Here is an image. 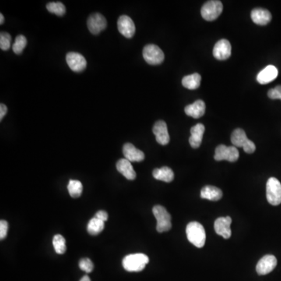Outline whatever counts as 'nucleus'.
I'll use <instances>...</instances> for the list:
<instances>
[{
  "instance_id": "6e6552de",
  "label": "nucleus",
  "mask_w": 281,
  "mask_h": 281,
  "mask_svg": "<svg viewBox=\"0 0 281 281\" xmlns=\"http://www.w3.org/2000/svg\"><path fill=\"white\" fill-rule=\"evenodd\" d=\"M239 158V152L237 148L234 146H226L224 145H219L216 147L215 150L214 159L216 161H226L233 162L237 161Z\"/></svg>"
},
{
  "instance_id": "393cba45",
  "label": "nucleus",
  "mask_w": 281,
  "mask_h": 281,
  "mask_svg": "<svg viewBox=\"0 0 281 281\" xmlns=\"http://www.w3.org/2000/svg\"><path fill=\"white\" fill-rule=\"evenodd\" d=\"M105 227L104 222L97 218L94 217L89 221L87 230L91 235H97L103 231Z\"/></svg>"
},
{
  "instance_id": "9b49d317",
  "label": "nucleus",
  "mask_w": 281,
  "mask_h": 281,
  "mask_svg": "<svg viewBox=\"0 0 281 281\" xmlns=\"http://www.w3.org/2000/svg\"><path fill=\"white\" fill-rule=\"evenodd\" d=\"M66 60L69 68L75 72H82L86 68L87 61L81 53H68Z\"/></svg>"
},
{
  "instance_id": "a211bd4d",
  "label": "nucleus",
  "mask_w": 281,
  "mask_h": 281,
  "mask_svg": "<svg viewBox=\"0 0 281 281\" xmlns=\"http://www.w3.org/2000/svg\"><path fill=\"white\" fill-rule=\"evenodd\" d=\"M205 133V126L202 124H198L191 128V137L189 143L194 149H198L202 144V138Z\"/></svg>"
},
{
  "instance_id": "cd10ccee",
  "label": "nucleus",
  "mask_w": 281,
  "mask_h": 281,
  "mask_svg": "<svg viewBox=\"0 0 281 281\" xmlns=\"http://www.w3.org/2000/svg\"><path fill=\"white\" fill-rule=\"evenodd\" d=\"M46 8L50 13L57 16H64L66 13L65 6L60 2H53L46 5Z\"/></svg>"
},
{
  "instance_id": "f704fd0d",
  "label": "nucleus",
  "mask_w": 281,
  "mask_h": 281,
  "mask_svg": "<svg viewBox=\"0 0 281 281\" xmlns=\"http://www.w3.org/2000/svg\"><path fill=\"white\" fill-rule=\"evenodd\" d=\"M8 113V107L4 103L0 105V120H2L6 114Z\"/></svg>"
},
{
  "instance_id": "a878e982",
  "label": "nucleus",
  "mask_w": 281,
  "mask_h": 281,
  "mask_svg": "<svg viewBox=\"0 0 281 281\" xmlns=\"http://www.w3.org/2000/svg\"><path fill=\"white\" fill-rule=\"evenodd\" d=\"M68 191L70 195L73 198H79L83 191V186L79 180H71L68 186Z\"/></svg>"
},
{
  "instance_id": "412c9836",
  "label": "nucleus",
  "mask_w": 281,
  "mask_h": 281,
  "mask_svg": "<svg viewBox=\"0 0 281 281\" xmlns=\"http://www.w3.org/2000/svg\"><path fill=\"white\" fill-rule=\"evenodd\" d=\"M117 169L128 180H133L136 178V173L133 168L131 162L127 159H120L118 160Z\"/></svg>"
},
{
  "instance_id": "4468645a",
  "label": "nucleus",
  "mask_w": 281,
  "mask_h": 281,
  "mask_svg": "<svg viewBox=\"0 0 281 281\" xmlns=\"http://www.w3.org/2000/svg\"><path fill=\"white\" fill-rule=\"evenodd\" d=\"M231 223L232 219L230 216L218 218L214 223L215 231L218 235L221 236L223 238H230L231 237V229H230Z\"/></svg>"
},
{
  "instance_id": "0eeeda50",
  "label": "nucleus",
  "mask_w": 281,
  "mask_h": 281,
  "mask_svg": "<svg viewBox=\"0 0 281 281\" xmlns=\"http://www.w3.org/2000/svg\"><path fill=\"white\" fill-rule=\"evenodd\" d=\"M143 57L150 65H159L164 60V53L161 49L156 45L149 44L145 46L143 50Z\"/></svg>"
},
{
  "instance_id": "423d86ee",
  "label": "nucleus",
  "mask_w": 281,
  "mask_h": 281,
  "mask_svg": "<svg viewBox=\"0 0 281 281\" xmlns=\"http://www.w3.org/2000/svg\"><path fill=\"white\" fill-rule=\"evenodd\" d=\"M266 198L270 205H279L281 203V184L275 177H270L267 181Z\"/></svg>"
},
{
  "instance_id": "39448f33",
  "label": "nucleus",
  "mask_w": 281,
  "mask_h": 281,
  "mask_svg": "<svg viewBox=\"0 0 281 281\" xmlns=\"http://www.w3.org/2000/svg\"><path fill=\"white\" fill-rule=\"evenodd\" d=\"M223 6L221 1L212 0L208 1L202 6L201 15L207 22H212L219 18L223 12Z\"/></svg>"
},
{
  "instance_id": "2eb2a0df",
  "label": "nucleus",
  "mask_w": 281,
  "mask_h": 281,
  "mask_svg": "<svg viewBox=\"0 0 281 281\" xmlns=\"http://www.w3.org/2000/svg\"><path fill=\"white\" fill-rule=\"evenodd\" d=\"M276 264L277 260L274 255H265L257 263L256 272L258 275H266L275 269Z\"/></svg>"
},
{
  "instance_id": "c9c22d12",
  "label": "nucleus",
  "mask_w": 281,
  "mask_h": 281,
  "mask_svg": "<svg viewBox=\"0 0 281 281\" xmlns=\"http://www.w3.org/2000/svg\"><path fill=\"white\" fill-rule=\"evenodd\" d=\"M80 281H91V279L89 278V276L85 275V276H84Z\"/></svg>"
},
{
  "instance_id": "2f4dec72",
  "label": "nucleus",
  "mask_w": 281,
  "mask_h": 281,
  "mask_svg": "<svg viewBox=\"0 0 281 281\" xmlns=\"http://www.w3.org/2000/svg\"><path fill=\"white\" fill-rule=\"evenodd\" d=\"M268 97L271 99H281V85L270 89L268 92Z\"/></svg>"
},
{
  "instance_id": "c756f323",
  "label": "nucleus",
  "mask_w": 281,
  "mask_h": 281,
  "mask_svg": "<svg viewBox=\"0 0 281 281\" xmlns=\"http://www.w3.org/2000/svg\"><path fill=\"white\" fill-rule=\"evenodd\" d=\"M11 36L8 32H1L0 34V48L8 50L11 48Z\"/></svg>"
},
{
  "instance_id": "4be33fe9",
  "label": "nucleus",
  "mask_w": 281,
  "mask_h": 281,
  "mask_svg": "<svg viewBox=\"0 0 281 281\" xmlns=\"http://www.w3.org/2000/svg\"><path fill=\"white\" fill-rule=\"evenodd\" d=\"M201 198L210 201H218L223 197V191L214 186H205L201 191Z\"/></svg>"
},
{
  "instance_id": "bb28decb",
  "label": "nucleus",
  "mask_w": 281,
  "mask_h": 281,
  "mask_svg": "<svg viewBox=\"0 0 281 281\" xmlns=\"http://www.w3.org/2000/svg\"><path fill=\"white\" fill-rule=\"evenodd\" d=\"M53 244L57 254L63 255L67 251L65 238L60 234H57V235L54 236L53 239Z\"/></svg>"
},
{
  "instance_id": "aec40b11",
  "label": "nucleus",
  "mask_w": 281,
  "mask_h": 281,
  "mask_svg": "<svg viewBox=\"0 0 281 281\" xmlns=\"http://www.w3.org/2000/svg\"><path fill=\"white\" fill-rule=\"evenodd\" d=\"M186 114L193 118L198 119L205 114V104L202 100H197L192 104L188 105L184 108Z\"/></svg>"
},
{
  "instance_id": "b1692460",
  "label": "nucleus",
  "mask_w": 281,
  "mask_h": 281,
  "mask_svg": "<svg viewBox=\"0 0 281 281\" xmlns=\"http://www.w3.org/2000/svg\"><path fill=\"white\" fill-rule=\"evenodd\" d=\"M201 75L199 74H192V75H187L182 79V85L186 89L189 90H195L198 89L201 84Z\"/></svg>"
},
{
  "instance_id": "7ed1b4c3",
  "label": "nucleus",
  "mask_w": 281,
  "mask_h": 281,
  "mask_svg": "<svg viewBox=\"0 0 281 281\" xmlns=\"http://www.w3.org/2000/svg\"><path fill=\"white\" fill-rule=\"evenodd\" d=\"M152 212L157 220L156 230L158 232L163 233L171 229V216L164 207L162 205H156L153 207Z\"/></svg>"
},
{
  "instance_id": "f257e3e1",
  "label": "nucleus",
  "mask_w": 281,
  "mask_h": 281,
  "mask_svg": "<svg viewBox=\"0 0 281 281\" xmlns=\"http://www.w3.org/2000/svg\"><path fill=\"white\" fill-rule=\"evenodd\" d=\"M186 233L189 242L195 247L201 248L205 245L206 235L205 228L201 223L195 221L188 223L186 228Z\"/></svg>"
},
{
  "instance_id": "6ab92c4d",
  "label": "nucleus",
  "mask_w": 281,
  "mask_h": 281,
  "mask_svg": "<svg viewBox=\"0 0 281 281\" xmlns=\"http://www.w3.org/2000/svg\"><path fill=\"white\" fill-rule=\"evenodd\" d=\"M251 18L252 22L256 25H266L271 22L272 15H271V13L267 10L256 8L251 11Z\"/></svg>"
},
{
  "instance_id": "72a5a7b5",
  "label": "nucleus",
  "mask_w": 281,
  "mask_h": 281,
  "mask_svg": "<svg viewBox=\"0 0 281 281\" xmlns=\"http://www.w3.org/2000/svg\"><path fill=\"white\" fill-rule=\"evenodd\" d=\"M95 217L100 219L102 221L105 222L108 219V214H107V212H106V211H99V212L96 214Z\"/></svg>"
},
{
  "instance_id": "f3484780",
  "label": "nucleus",
  "mask_w": 281,
  "mask_h": 281,
  "mask_svg": "<svg viewBox=\"0 0 281 281\" xmlns=\"http://www.w3.org/2000/svg\"><path fill=\"white\" fill-rule=\"evenodd\" d=\"M123 152L125 159L130 162H142L145 159V154L142 151L137 149L135 145L131 143H127L124 145Z\"/></svg>"
},
{
  "instance_id": "c85d7f7f",
  "label": "nucleus",
  "mask_w": 281,
  "mask_h": 281,
  "mask_svg": "<svg viewBox=\"0 0 281 281\" xmlns=\"http://www.w3.org/2000/svg\"><path fill=\"white\" fill-rule=\"evenodd\" d=\"M27 46V39L25 36H18L13 45V50L16 54H21Z\"/></svg>"
},
{
  "instance_id": "ddd939ff",
  "label": "nucleus",
  "mask_w": 281,
  "mask_h": 281,
  "mask_svg": "<svg viewBox=\"0 0 281 281\" xmlns=\"http://www.w3.org/2000/svg\"><path fill=\"white\" fill-rule=\"evenodd\" d=\"M212 54L216 60H227L231 55V45L230 42L226 39L219 40L214 46Z\"/></svg>"
},
{
  "instance_id": "9d476101",
  "label": "nucleus",
  "mask_w": 281,
  "mask_h": 281,
  "mask_svg": "<svg viewBox=\"0 0 281 281\" xmlns=\"http://www.w3.org/2000/svg\"><path fill=\"white\" fill-rule=\"evenodd\" d=\"M117 27L120 34L124 37L131 39L135 33V25L133 20L127 15H122L119 18Z\"/></svg>"
},
{
  "instance_id": "7c9ffc66",
  "label": "nucleus",
  "mask_w": 281,
  "mask_h": 281,
  "mask_svg": "<svg viewBox=\"0 0 281 281\" xmlns=\"http://www.w3.org/2000/svg\"><path fill=\"white\" fill-rule=\"evenodd\" d=\"M79 267L80 269L85 271V272H88V273L92 272L94 269L93 263H92V261L88 258H82V259L80 261Z\"/></svg>"
},
{
  "instance_id": "5701e85b",
  "label": "nucleus",
  "mask_w": 281,
  "mask_h": 281,
  "mask_svg": "<svg viewBox=\"0 0 281 281\" xmlns=\"http://www.w3.org/2000/svg\"><path fill=\"white\" fill-rule=\"evenodd\" d=\"M152 175L156 180H162L167 183L171 182L174 178V173L168 166H163L162 168L154 170Z\"/></svg>"
},
{
  "instance_id": "20e7f679",
  "label": "nucleus",
  "mask_w": 281,
  "mask_h": 281,
  "mask_svg": "<svg viewBox=\"0 0 281 281\" xmlns=\"http://www.w3.org/2000/svg\"><path fill=\"white\" fill-rule=\"evenodd\" d=\"M231 142L236 148L242 147L246 153L251 154L255 151V145L246 136L244 130L237 128L234 130L231 135Z\"/></svg>"
},
{
  "instance_id": "dca6fc26",
  "label": "nucleus",
  "mask_w": 281,
  "mask_h": 281,
  "mask_svg": "<svg viewBox=\"0 0 281 281\" xmlns=\"http://www.w3.org/2000/svg\"><path fill=\"white\" fill-rule=\"evenodd\" d=\"M278 76V70L272 65L267 66L257 75V82L261 85H266L276 79Z\"/></svg>"
},
{
  "instance_id": "473e14b6",
  "label": "nucleus",
  "mask_w": 281,
  "mask_h": 281,
  "mask_svg": "<svg viewBox=\"0 0 281 281\" xmlns=\"http://www.w3.org/2000/svg\"><path fill=\"white\" fill-rule=\"evenodd\" d=\"M8 228H9V225H8V221L6 220H1L0 221V239L5 238L8 235Z\"/></svg>"
},
{
  "instance_id": "1a4fd4ad",
  "label": "nucleus",
  "mask_w": 281,
  "mask_h": 281,
  "mask_svg": "<svg viewBox=\"0 0 281 281\" xmlns=\"http://www.w3.org/2000/svg\"><path fill=\"white\" fill-rule=\"evenodd\" d=\"M88 28L89 32L93 35H99L102 31L106 29L107 22L101 14H93L88 19Z\"/></svg>"
},
{
  "instance_id": "f03ea898",
  "label": "nucleus",
  "mask_w": 281,
  "mask_h": 281,
  "mask_svg": "<svg viewBox=\"0 0 281 281\" xmlns=\"http://www.w3.org/2000/svg\"><path fill=\"white\" fill-rule=\"evenodd\" d=\"M149 258L143 253H137L127 255L123 259V266L128 272H140L149 263Z\"/></svg>"
},
{
  "instance_id": "f8f14e48",
  "label": "nucleus",
  "mask_w": 281,
  "mask_h": 281,
  "mask_svg": "<svg viewBox=\"0 0 281 281\" xmlns=\"http://www.w3.org/2000/svg\"><path fill=\"white\" fill-rule=\"evenodd\" d=\"M152 132L156 136V142L162 145H166L170 142V135L166 122L159 120L154 124Z\"/></svg>"
},
{
  "instance_id": "e433bc0d",
  "label": "nucleus",
  "mask_w": 281,
  "mask_h": 281,
  "mask_svg": "<svg viewBox=\"0 0 281 281\" xmlns=\"http://www.w3.org/2000/svg\"><path fill=\"white\" fill-rule=\"evenodd\" d=\"M4 23V17L3 14H0V25Z\"/></svg>"
}]
</instances>
